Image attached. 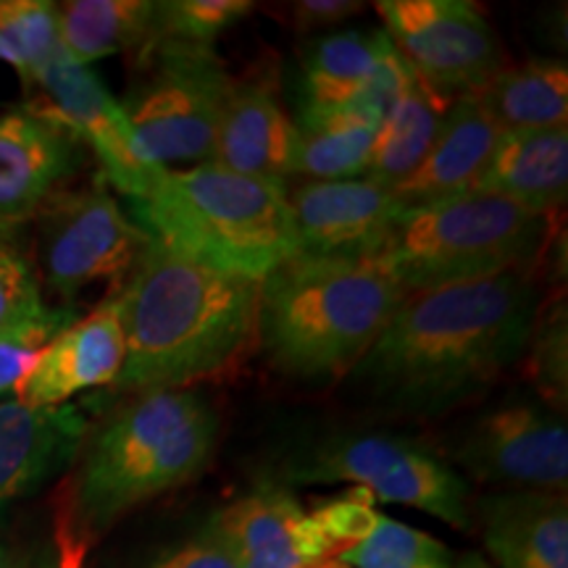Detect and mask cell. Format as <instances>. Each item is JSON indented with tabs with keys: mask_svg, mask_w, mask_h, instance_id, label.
<instances>
[{
	"mask_svg": "<svg viewBox=\"0 0 568 568\" xmlns=\"http://www.w3.org/2000/svg\"><path fill=\"white\" fill-rule=\"evenodd\" d=\"M537 316L531 268L406 295L353 376L395 414H445L527 355Z\"/></svg>",
	"mask_w": 568,
	"mask_h": 568,
	"instance_id": "1",
	"label": "cell"
},
{
	"mask_svg": "<svg viewBox=\"0 0 568 568\" xmlns=\"http://www.w3.org/2000/svg\"><path fill=\"white\" fill-rule=\"evenodd\" d=\"M261 282L213 272L151 240L119 290L124 366L116 389L161 393L219 379L258 337Z\"/></svg>",
	"mask_w": 568,
	"mask_h": 568,
	"instance_id": "2",
	"label": "cell"
},
{
	"mask_svg": "<svg viewBox=\"0 0 568 568\" xmlns=\"http://www.w3.org/2000/svg\"><path fill=\"white\" fill-rule=\"evenodd\" d=\"M219 416L193 389L140 393L90 439L61 489V568H82L88 550L132 508L197 479L216 450Z\"/></svg>",
	"mask_w": 568,
	"mask_h": 568,
	"instance_id": "3",
	"label": "cell"
},
{
	"mask_svg": "<svg viewBox=\"0 0 568 568\" xmlns=\"http://www.w3.org/2000/svg\"><path fill=\"white\" fill-rule=\"evenodd\" d=\"M403 297L374 261L293 255L261 282L255 343L282 374L335 379L364 358Z\"/></svg>",
	"mask_w": 568,
	"mask_h": 568,
	"instance_id": "4",
	"label": "cell"
},
{
	"mask_svg": "<svg viewBox=\"0 0 568 568\" xmlns=\"http://www.w3.org/2000/svg\"><path fill=\"white\" fill-rule=\"evenodd\" d=\"M132 222L169 251L213 272L264 282L297 255L284 184L253 180L219 163L172 172L145 201H130Z\"/></svg>",
	"mask_w": 568,
	"mask_h": 568,
	"instance_id": "5",
	"label": "cell"
},
{
	"mask_svg": "<svg viewBox=\"0 0 568 568\" xmlns=\"http://www.w3.org/2000/svg\"><path fill=\"white\" fill-rule=\"evenodd\" d=\"M548 219L495 195H460L403 211L374 258L406 295L531 268Z\"/></svg>",
	"mask_w": 568,
	"mask_h": 568,
	"instance_id": "6",
	"label": "cell"
},
{
	"mask_svg": "<svg viewBox=\"0 0 568 568\" xmlns=\"http://www.w3.org/2000/svg\"><path fill=\"white\" fill-rule=\"evenodd\" d=\"M148 74L122 109L148 159L172 163L213 161L219 124L234 80L211 45L163 40L142 53Z\"/></svg>",
	"mask_w": 568,
	"mask_h": 568,
	"instance_id": "7",
	"label": "cell"
},
{
	"mask_svg": "<svg viewBox=\"0 0 568 568\" xmlns=\"http://www.w3.org/2000/svg\"><path fill=\"white\" fill-rule=\"evenodd\" d=\"M290 479L303 485L351 481L372 500L424 510L447 527L471 529L468 485L422 445L395 435H335L295 460Z\"/></svg>",
	"mask_w": 568,
	"mask_h": 568,
	"instance_id": "8",
	"label": "cell"
},
{
	"mask_svg": "<svg viewBox=\"0 0 568 568\" xmlns=\"http://www.w3.org/2000/svg\"><path fill=\"white\" fill-rule=\"evenodd\" d=\"M38 276L63 305L98 282L122 290L151 237L126 216L103 176L88 190H63L38 213Z\"/></svg>",
	"mask_w": 568,
	"mask_h": 568,
	"instance_id": "9",
	"label": "cell"
},
{
	"mask_svg": "<svg viewBox=\"0 0 568 568\" xmlns=\"http://www.w3.org/2000/svg\"><path fill=\"white\" fill-rule=\"evenodd\" d=\"M374 9L414 74L447 103L479 92L506 69L503 42L474 3L379 0Z\"/></svg>",
	"mask_w": 568,
	"mask_h": 568,
	"instance_id": "10",
	"label": "cell"
},
{
	"mask_svg": "<svg viewBox=\"0 0 568 568\" xmlns=\"http://www.w3.org/2000/svg\"><path fill=\"white\" fill-rule=\"evenodd\" d=\"M27 90H38L27 109L55 119L95 153L105 184H113L126 201L153 195L166 169L148 159L122 103L95 71L59 53Z\"/></svg>",
	"mask_w": 568,
	"mask_h": 568,
	"instance_id": "11",
	"label": "cell"
},
{
	"mask_svg": "<svg viewBox=\"0 0 568 568\" xmlns=\"http://www.w3.org/2000/svg\"><path fill=\"white\" fill-rule=\"evenodd\" d=\"M474 479L537 493H564L568 481V432L556 410L510 403L477 418L453 450Z\"/></svg>",
	"mask_w": 568,
	"mask_h": 568,
	"instance_id": "12",
	"label": "cell"
},
{
	"mask_svg": "<svg viewBox=\"0 0 568 568\" xmlns=\"http://www.w3.org/2000/svg\"><path fill=\"white\" fill-rule=\"evenodd\" d=\"M287 203L297 255L332 261H374L406 211L393 187L366 176L297 184Z\"/></svg>",
	"mask_w": 568,
	"mask_h": 568,
	"instance_id": "13",
	"label": "cell"
},
{
	"mask_svg": "<svg viewBox=\"0 0 568 568\" xmlns=\"http://www.w3.org/2000/svg\"><path fill=\"white\" fill-rule=\"evenodd\" d=\"M84 145L67 126L32 109L0 116V222L38 216L80 172Z\"/></svg>",
	"mask_w": 568,
	"mask_h": 568,
	"instance_id": "14",
	"label": "cell"
},
{
	"mask_svg": "<svg viewBox=\"0 0 568 568\" xmlns=\"http://www.w3.org/2000/svg\"><path fill=\"white\" fill-rule=\"evenodd\" d=\"M209 531L237 568H297L332 558L314 516L280 487L264 485L213 516Z\"/></svg>",
	"mask_w": 568,
	"mask_h": 568,
	"instance_id": "15",
	"label": "cell"
},
{
	"mask_svg": "<svg viewBox=\"0 0 568 568\" xmlns=\"http://www.w3.org/2000/svg\"><path fill=\"white\" fill-rule=\"evenodd\" d=\"M124 366V324L119 295L113 293L92 314L77 318L53 343L17 389V403L27 408L67 406L82 389L116 382Z\"/></svg>",
	"mask_w": 568,
	"mask_h": 568,
	"instance_id": "16",
	"label": "cell"
},
{
	"mask_svg": "<svg viewBox=\"0 0 568 568\" xmlns=\"http://www.w3.org/2000/svg\"><path fill=\"white\" fill-rule=\"evenodd\" d=\"M295 122L284 113L268 77L234 82L213 145V163L287 187L295 166Z\"/></svg>",
	"mask_w": 568,
	"mask_h": 568,
	"instance_id": "17",
	"label": "cell"
},
{
	"mask_svg": "<svg viewBox=\"0 0 568 568\" xmlns=\"http://www.w3.org/2000/svg\"><path fill=\"white\" fill-rule=\"evenodd\" d=\"M90 422L77 406L0 403V506L30 493L82 450Z\"/></svg>",
	"mask_w": 568,
	"mask_h": 568,
	"instance_id": "18",
	"label": "cell"
},
{
	"mask_svg": "<svg viewBox=\"0 0 568 568\" xmlns=\"http://www.w3.org/2000/svg\"><path fill=\"white\" fill-rule=\"evenodd\" d=\"M481 539L500 568H568V508L564 493L485 497L477 508Z\"/></svg>",
	"mask_w": 568,
	"mask_h": 568,
	"instance_id": "19",
	"label": "cell"
},
{
	"mask_svg": "<svg viewBox=\"0 0 568 568\" xmlns=\"http://www.w3.org/2000/svg\"><path fill=\"white\" fill-rule=\"evenodd\" d=\"M500 132L481 109L477 92L460 95L447 105L435 145L422 166L395 187L406 209L468 195L487 166Z\"/></svg>",
	"mask_w": 568,
	"mask_h": 568,
	"instance_id": "20",
	"label": "cell"
},
{
	"mask_svg": "<svg viewBox=\"0 0 568 568\" xmlns=\"http://www.w3.org/2000/svg\"><path fill=\"white\" fill-rule=\"evenodd\" d=\"M474 195H495L550 219L568 197V130L500 134Z\"/></svg>",
	"mask_w": 568,
	"mask_h": 568,
	"instance_id": "21",
	"label": "cell"
},
{
	"mask_svg": "<svg viewBox=\"0 0 568 568\" xmlns=\"http://www.w3.org/2000/svg\"><path fill=\"white\" fill-rule=\"evenodd\" d=\"M477 98L500 134L558 130L568 122V69L558 59L506 67Z\"/></svg>",
	"mask_w": 568,
	"mask_h": 568,
	"instance_id": "22",
	"label": "cell"
},
{
	"mask_svg": "<svg viewBox=\"0 0 568 568\" xmlns=\"http://www.w3.org/2000/svg\"><path fill=\"white\" fill-rule=\"evenodd\" d=\"M61 48L71 61H92L116 53H145L153 48V0H71L59 6Z\"/></svg>",
	"mask_w": 568,
	"mask_h": 568,
	"instance_id": "23",
	"label": "cell"
},
{
	"mask_svg": "<svg viewBox=\"0 0 568 568\" xmlns=\"http://www.w3.org/2000/svg\"><path fill=\"white\" fill-rule=\"evenodd\" d=\"M447 101L437 98L426 84L418 80L397 101L387 119L376 126L372 155H368L366 180L400 187L410 174L422 166V161L435 145L439 126H443Z\"/></svg>",
	"mask_w": 568,
	"mask_h": 568,
	"instance_id": "24",
	"label": "cell"
},
{
	"mask_svg": "<svg viewBox=\"0 0 568 568\" xmlns=\"http://www.w3.org/2000/svg\"><path fill=\"white\" fill-rule=\"evenodd\" d=\"M389 42L385 30L335 32L318 38L303 63L305 105L308 113L343 111L358 95Z\"/></svg>",
	"mask_w": 568,
	"mask_h": 568,
	"instance_id": "25",
	"label": "cell"
},
{
	"mask_svg": "<svg viewBox=\"0 0 568 568\" xmlns=\"http://www.w3.org/2000/svg\"><path fill=\"white\" fill-rule=\"evenodd\" d=\"M295 130L293 176H308V182H337L366 174L376 126L339 111H303Z\"/></svg>",
	"mask_w": 568,
	"mask_h": 568,
	"instance_id": "26",
	"label": "cell"
},
{
	"mask_svg": "<svg viewBox=\"0 0 568 568\" xmlns=\"http://www.w3.org/2000/svg\"><path fill=\"white\" fill-rule=\"evenodd\" d=\"M59 53H63L59 6L45 0H0V61L11 63L27 88Z\"/></svg>",
	"mask_w": 568,
	"mask_h": 568,
	"instance_id": "27",
	"label": "cell"
},
{
	"mask_svg": "<svg viewBox=\"0 0 568 568\" xmlns=\"http://www.w3.org/2000/svg\"><path fill=\"white\" fill-rule=\"evenodd\" d=\"M337 558L351 568H458L439 539L389 516H379L372 535Z\"/></svg>",
	"mask_w": 568,
	"mask_h": 568,
	"instance_id": "28",
	"label": "cell"
},
{
	"mask_svg": "<svg viewBox=\"0 0 568 568\" xmlns=\"http://www.w3.org/2000/svg\"><path fill=\"white\" fill-rule=\"evenodd\" d=\"M77 322V311L59 305H42L38 314L21 318L19 324L0 332V397L17 395L21 382L30 376L42 351Z\"/></svg>",
	"mask_w": 568,
	"mask_h": 568,
	"instance_id": "29",
	"label": "cell"
},
{
	"mask_svg": "<svg viewBox=\"0 0 568 568\" xmlns=\"http://www.w3.org/2000/svg\"><path fill=\"white\" fill-rule=\"evenodd\" d=\"M255 9L247 0H166L155 3L153 45L163 40L211 45Z\"/></svg>",
	"mask_w": 568,
	"mask_h": 568,
	"instance_id": "30",
	"label": "cell"
},
{
	"mask_svg": "<svg viewBox=\"0 0 568 568\" xmlns=\"http://www.w3.org/2000/svg\"><path fill=\"white\" fill-rule=\"evenodd\" d=\"M42 284L21 224L0 222V332L42 308Z\"/></svg>",
	"mask_w": 568,
	"mask_h": 568,
	"instance_id": "31",
	"label": "cell"
},
{
	"mask_svg": "<svg viewBox=\"0 0 568 568\" xmlns=\"http://www.w3.org/2000/svg\"><path fill=\"white\" fill-rule=\"evenodd\" d=\"M414 82V69H410V63L403 59L400 51L393 45V40H389L379 55V61H376L372 77H368L364 88L358 90V95L339 113H347V116L361 119V122L379 126Z\"/></svg>",
	"mask_w": 568,
	"mask_h": 568,
	"instance_id": "32",
	"label": "cell"
},
{
	"mask_svg": "<svg viewBox=\"0 0 568 568\" xmlns=\"http://www.w3.org/2000/svg\"><path fill=\"white\" fill-rule=\"evenodd\" d=\"M314 521L322 529L332 548V558L343 556L345 550L355 548L358 542L372 535L382 514L374 510V500L361 487H353L351 493L335 497V500L318 506L314 514Z\"/></svg>",
	"mask_w": 568,
	"mask_h": 568,
	"instance_id": "33",
	"label": "cell"
},
{
	"mask_svg": "<svg viewBox=\"0 0 568 568\" xmlns=\"http://www.w3.org/2000/svg\"><path fill=\"white\" fill-rule=\"evenodd\" d=\"M531 339H537L535 345V361H537V385L542 387V393H548L552 403L566 400V322L564 316H552L548 324H535Z\"/></svg>",
	"mask_w": 568,
	"mask_h": 568,
	"instance_id": "34",
	"label": "cell"
},
{
	"mask_svg": "<svg viewBox=\"0 0 568 568\" xmlns=\"http://www.w3.org/2000/svg\"><path fill=\"white\" fill-rule=\"evenodd\" d=\"M151 568H237L232 564L230 552L211 531L176 542L153 560Z\"/></svg>",
	"mask_w": 568,
	"mask_h": 568,
	"instance_id": "35",
	"label": "cell"
},
{
	"mask_svg": "<svg viewBox=\"0 0 568 568\" xmlns=\"http://www.w3.org/2000/svg\"><path fill=\"white\" fill-rule=\"evenodd\" d=\"M361 9H364V3H353V0H301L293 11L295 30L301 34L326 30V27L353 17Z\"/></svg>",
	"mask_w": 568,
	"mask_h": 568,
	"instance_id": "36",
	"label": "cell"
},
{
	"mask_svg": "<svg viewBox=\"0 0 568 568\" xmlns=\"http://www.w3.org/2000/svg\"><path fill=\"white\" fill-rule=\"evenodd\" d=\"M458 568H493L485 558L477 556V552H464V556L456 558Z\"/></svg>",
	"mask_w": 568,
	"mask_h": 568,
	"instance_id": "37",
	"label": "cell"
},
{
	"mask_svg": "<svg viewBox=\"0 0 568 568\" xmlns=\"http://www.w3.org/2000/svg\"><path fill=\"white\" fill-rule=\"evenodd\" d=\"M297 568H351V566L343 564L339 558H324V560H314V564H303Z\"/></svg>",
	"mask_w": 568,
	"mask_h": 568,
	"instance_id": "38",
	"label": "cell"
},
{
	"mask_svg": "<svg viewBox=\"0 0 568 568\" xmlns=\"http://www.w3.org/2000/svg\"><path fill=\"white\" fill-rule=\"evenodd\" d=\"M0 568H17V566H13V558H11V552H9V548H6V545H0Z\"/></svg>",
	"mask_w": 568,
	"mask_h": 568,
	"instance_id": "39",
	"label": "cell"
},
{
	"mask_svg": "<svg viewBox=\"0 0 568 568\" xmlns=\"http://www.w3.org/2000/svg\"><path fill=\"white\" fill-rule=\"evenodd\" d=\"M21 568H27V566H21Z\"/></svg>",
	"mask_w": 568,
	"mask_h": 568,
	"instance_id": "40",
	"label": "cell"
}]
</instances>
